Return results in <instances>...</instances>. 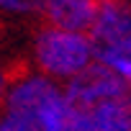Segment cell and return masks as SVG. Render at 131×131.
I'll return each instance as SVG.
<instances>
[{
  "mask_svg": "<svg viewBox=\"0 0 131 131\" xmlns=\"http://www.w3.org/2000/svg\"><path fill=\"white\" fill-rule=\"evenodd\" d=\"M95 62V49L88 34L41 26L31 41V64L44 77L64 85Z\"/></svg>",
  "mask_w": 131,
  "mask_h": 131,
  "instance_id": "obj_1",
  "label": "cell"
},
{
  "mask_svg": "<svg viewBox=\"0 0 131 131\" xmlns=\"http://www.w3.org/2000/svg\"><path fill=\"white\" fill-rule=\"evenodd\" d=\"M62 88H64V95H67V100L72 103L75 111H85V108H93L98 103L116 100V98H123L131 93L100 62H93L88 70H82L77 77L64 82Z\"/></svg>",
  "mask_w": 131,
  "mask_h": 131,
  "instance_id": "obj_2",
  "label": "cell"
},
{
  "mask_svg": "<svg viewBox=\"0 0 131 131\" xmlns=\"http://www.w3.org/2000/svg\"><path fill=\"white\" fill-rule=\"evenodd\" d=\"M98 10V0H36V13L44 18V26L62 31L88 34Z\"/></svg>",
  "mask_w": 131,
  "mask_h": 131,
  "instance_id": "obj_3",
  "label": "cell"
},
{
  "mask_svg": "<svg viewBox=\"0 0 131 131\" xmlns=\"http://www.w3.org/2000/svg\"><path fill=\"white\" fill-rule=\"evenodd\" d=\"M131 34V3L128 0H98L95 21L88 31L93 49L111 46Z\"/></svg>",
  "mask_w": 131,
  "mask_h": 131,
  "instance_id": "obj_4",
  "label": "cell"
},
{
  "mask_svg": "<svg viewBox=\"0 0 131 131\" xmlns=\"http://www.w3.org/2000/svg\"><path fill=\"white\" fill-rule=\"evenodd\" d=\"M70 131H131V93L77 111Z\"/></svg>",
  "mask_w": 131,
  "mask_h": 131,
  "instance_id": "obj_5",
  "label": "cell"
},
{
  "mask_svg": "<svg viewBox=\"0 0 131 131\" xmlns=\"http://www.w3.org/2000/svg\"><path fill=\"white\" fill-rule=\"evenodd\" d=\"M95 62H100L103 67H108L128 90H131V34L123 36L121 41L95 49Z\"/></svg>",
  "mask_w": 131,
  "mask_h": 131,
  "instance_id": "obj_6",
  "label": "cell"
},
{
  "mask_svg": "<svg viewBox=\"0 0 131 131\" xmlns=\"http://www.w3.org/2000/svg\"><path fill=\"white\" fill-rule=\"evenodd\" d=\"M0 131H36V126L18 113L0 111Z\"/></svg>",
  "mask_w": 131,
  "mask_h": 131,
  "instance_id": "obj_7",
  "label": "cell"
},
{
  "mask_svg": "<svg viewBox=\"0 0 131 131\" xmlns=\"http://www.w3.org/2000/svg\"><path fill=\"white\" fill-rule=\"evenodd\" d=\"M0 13H5V16L36 13V0H0Z\"/></svg>",
  "mask_w": 131,
  "mask_h": 131,
  "instance_id": "obj_8",
  "label": "cell"
},
{
  "mask_svg": "<svg viewBox=\"0 0 131 131\" xmlns=\"http://www.w3.org/2000/svg\"><path fill=\"white\" fill-rule=\"evenodd\" d=\"M10 70L3 64V59H0V98H3V93H5V88H8V82H10Z\"/></svg>",
  "mask_w": 131,
  "mask_h": 131,
  "instance_id": "obj_9",
  "label": "cell"
}]
</instances>
